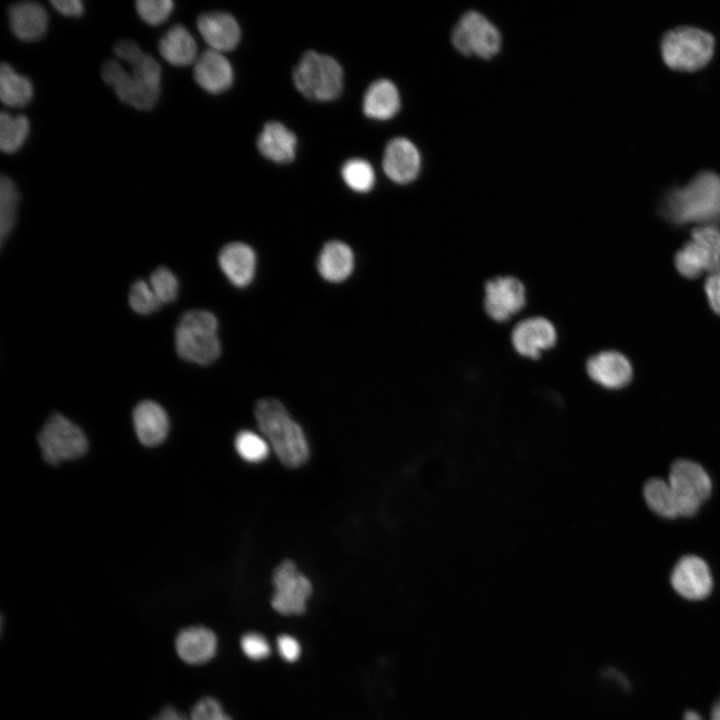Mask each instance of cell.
<instances>
[{
	"label": "cell",
	"mask_w": 720,
	"mask_h": 720,
	"mask_svg": "<svg viewBox=\"0 0 720 720\" xmlns=\"http://www.w3.org/2000/svg\"><path fill=\"white\" fill-rule=\"evenodd\" d=\"M663 216L677 226L714 225L720 221V176L712 172L697 175L683 188L670 193Z\"/></svg>",
	"instance_id": "1"
},
{
	"label": "cell",
	"mask_w": 720,
	"mask_h": 720,
	"mask_svg": "<svg viewBox=\"0 0 720 720\" xmlns=\"http://www.w3.org/2000/svg\"><path fill=\"white\" fill-rule=\"evenodd\" d=\"M255 419L285 466L297 468L308 460L310 451L305 434L281 402L274 398L259 400L255 407Z\"/></svg>",
	"instance_id": "2"
},
{
	"label": "cell",
	"mask_w": 720,
	"mask_h": 720,
	"mask_svg": "<svg viewBox=\"0 0 720 720\" xmlns=\"http://www.w3.org/2000/svg\"><path fill=\"white\" fill-rule=\"evenodd\" d=\"M175 348L185 361L198 365L214 362L221 353L216 316L207 310L186 312L175 329Z\"/></svg>",
	"instance_id": "3"
},
{
	"label": "cell",
	"mask_w": 720,
	"mask_h": 720,
	"mask_svg": "<svg viewBox=\"0 0 720 720\" xmlns=\"http://www.w3.org/2000/svg\"><path fill=\"white\" fill-rule=\"evenodd\" d=\"M295 87L316 101L337 98L343 88V71L332 57L315 51L306 52L293 70Z\"/></svg>",
	"instance_id": "4"
},
{
	"label": "cell",
	"mask_w": 720,
	"mask_h": 720,
	"mask_svg": "<svg viewBox=\"0 0 720 720\" xmlns=\"http://www.w3.org/2000/svg\"><path fill=\"white\" fill-rule=\"evenodd\" d=\"M713 37L693 27H678L666 33L662 41V57L674 70L695 71L712 57Z\"/></svg>",
	"instance_id": "5"
},
{
	"label": "cell",
	"mask_w": 720,
	"mask_h": 720,
	"mask_svg": "<svg viewBox=\"0 0 720 720\" xmlns=\"http://www.w3.org/2000/svg\"><path fill=\"white\" fill-rule=\"evenodd\" d=\"M678 516L690 517L711 496L712 480L704 467L689 459H678L670 467L667 479Z\"/></svg>",
	"instance_id": "6"
},
{
	"label": "cell",
	"mask_w": 720,
	"mask_h": 720,
	"mask_svg": "<svg viewBox=\"0 0 720 720\" xmlns=\"http://www.w3.org/2000/svg\"><path fill=\"white\" fill-rule=\"evenodd\" d=\"M677 272L687 279L711 273L720 265V230L715 225H700L675 254Z\"/></svg>",
	"instance_id": "7"
},
{
	"label": "cell",
	"mask_w": 720,
	"mask_h": 720,
	"mask_svg": "<svg viewBox=\"0 0 720 720\" xmlns=\"http://www.w3.org/2000/svg\"><path fill=\"white\" fill-rule=\"evenodd\" d=\"M38 443L45 461L53 465L79 458L88 449L84 432L59 413H54L45 422Z\"/></svg>",
	"instance_id": "8"
},
{
	"label": "cell",
	"mask_w": 720,
	"mask_h": 720,
	"mask_svg": "<svg viewBox=\"0 0 720 720\" xmlns=\"http://www.w3.org/2000/svg\"><path fill=\"white\" fill-rule=\"evenodd\" d=\"M451 41L463 55L490 59L501 49L502 37L497 27L477 11L464 13L455 25Z\"/></svg>",
	"instance_id": "9"
},
{
	"label": "cell",
	"mask_w": 720,
	"mask_h": 720,
	"mask_svg": "<svg viewBox=\"0 0 720 720\" xmlns=\"http://www.w3.org/2000/svg\"><path fill=\"white\" fill-rule=\"evenodd\" d=\"M273 584L271 605L275 611L286 616L305 612L312 594V584L291 560L283 561L275 569Z\"/></svg>",
	"instance_id": "10"
},
{
	"label": "cell",
	"mask_w": 720,
	"mask_h": 720,
	"mask_svg": "<svg viewBox=\"0 0 720 720\" xmlns=\"http://www.w3.org/2000/svg\"><path fill=\"white\" fill-rule=\"evenodd\" d=\"M525 303V287L515 277H495L485 285L484 307L493 320L500 322L508 320L518 313Z\"/></svg>",
	"instance_id": "11"
},
{
	"label": "cell",
	"mask_w": 720,
	"mask_h": 720,
	"mask_svg": "<svg viewBox=\"0 0 720 720\" xmlns=\"http://www.w3.org/2000/svg\"><path fill=\"white\" fill-rule=\"evenodd\" d=\"M670 581L673 589L688 600H702L713 587L708 564L696 555H685L674 565Z\"/></svg>",
	"instance_id": "12"
},
{
	"label": "cell",
	"mask_w": 720,
	"mask_h": 720,
	"mask_svg": "<svg viewBox=\"0 0 720 720\" xmlns=\"http://www.w3.org/2000/svg\"><path fill=\"white\" fill-rule=\"evenodd\" d=\"M588 376L606 389H621L628 385L633 377V368L629 359L614 350L599 352L586 362Z\"/></svg>",
	"instance_id": "13"
},
{
	"label": "cell",
	"mask_w": 720,
	"mask_h": 720,
	"mask_svg": "<svg viewBox=\"0 0 720 720\" xmlns=\"http://www.w3.org/2000/svg\"><path fill=\"white\" fill-rule=\"evenodd\" d=\"M382 166L390 180L397 184H408L419 174L421 156L410 140L394 138L385 148Z\"/></svg>",
	"instance_id": "14"
},
{
	"label": "cell",
	"mask_w": 720,
	"mask_h": 720,
	"mask_svg": "<svg viewBox=\"0 0 720 720\" xmlns=\"http://www.w3.org/2000/svg\"><path fill=\"white\" fill-rule=\"evenodd\" d=\"M512 344L522 356L536 359L550 349L557 339L553 324L544 317H531L519 322L513 329Z\"/></svg>",
	"instance_id": "15"
},
{
	"label": "cell",
	"mask_w": 720,
	"mask_h": 720,
	"mask_svg": "<svg viewBox=\"0 0 720 720\" xmlns=\"http://www.w3.org/2000/svg\"><path fill=\"white\" fill-rule=\"evenodd\" d=\"M218 263L221 271L231 284L238 288L247 287L254 279L257 257L249 245L232 242L219 252Z\"/></svg>",
	"instance_id": "16"
},
{
	"label": "cell",
	"mask_w": 720,
	"mask_h": 720,
	"mask_svg": "<svg viewBox=\"0 0 720 720\" xmlns=\"http://www.w3.org/2000/svg\"><path fill=\"white\" fill-rule=\"evenodd\" d=\"M197 28L211 49L221 53L233 50L240 41L241 30L237 21L225 12L200 15Z\"/></svg>",
	"instance_id": "17"
},
{
	"label": "cell",
	"mask_w": 720,
	"mask_h": 720,
	"mask_svg": "<svg viewBox=\"0 0 720 720\" xmlns=\"http://www.w3.org/2000/svg\"><path fill=\"white\" fill-rule=\"evenodd\" d=\"M175 647L178 656L187 664L201 665L210 661L217 651L215 633L204 626H190L176 636Z\"/></svg>",
	"instance_id": "18"
},
{
	"label": "cell",
	"mask_w": 720,
	"mask_h": 720,
	"mask_svg": "<svg viewBox=\"0 0 720 720\" xmlns=\"http://www.w3.org/2000/svg\"><path fill=\"white\" fill-rule=\"evenodd\" d=\"M194 78L205 91L222 93L232 85L233 68L221 52L206 50L195 62Z\"/></svg>",
	"instance_id": "19"
},
{
	"label": "cell",
	"mask_w": 720,
	"mask_h": 720,
	"mask_svg": "<svg viewBox=\"0 0 720 720\" xmlns=\"http://www.w3.org/2000/svg\"><path fill=\"white\" fill-rule=\"evenodd\" d=\"M10 28L21 41L39 40L47 31L48 14L45 8L34 1L17 2L8 11Z\"/></svg>",
	"instance_id": "20"
},
{
	"label": "cell",
	"mask_w": 720,
	"mask_h": 720,
	"mask_svg": "<svg viewBox=\"0 0 720 720\" xmlns=\"http://www.w3.org/2000/svg\"><path fill=\"white\" fill-rule=\"evenodd\" d=\"M133 425L139 441L146 446L160 444L169 430V420L165 410L156 402H140L133 411Z\"/></svg>",
	"instance_id": "21"
},
{
	"label": "cell",
	"mask_w": 720,
	"mask_h": 720,
	"mask_svg": "<svg viewBox=\"0 0 720 720\" xmlns=\"http://www.w3.org/2000/svg\"><path fill=\"white\" fill-rule=\"evenodd\" d=\"M297 139L286 126L280 122H268L257 139L260 153L276 163H288L295 157Z\"/></svg>",
	"instance_id": "22"
},
{
	"label": "cell",
	"mask_w": 720,
	"mask_h": 720,
	"mask_svg": "<svg viewBox=\"0 0 720 720\" xmlns=\"http://www.w3.org/2000/svg\"><path fill=\"white\" fill-rule=\"evenodd\" d=\"M354 269V254L344 242L333 240L321 249L317 259V270L329 282L345 281Z\"/></svg>",
	"instance_id": "23"
},
{
	"label": "cell",
	"mask_w": 720,
	"mask_h": 720,
	"mask_svg": "<svg viewBox=\"0 0 720 720\" xmlns=\"http://www.w3.org/2000/svg\"><path fill=\"white\" fill-rule=\"evenodd\" d=\"M400 106L399 91L388 79L374 81L364 94L363 112L371 119H391L399 112Z\"/></svg>",
	"instance_id": "24"
},
{
	"label": "cell",
	"mask_w": 720,
	"mask_h": 720,
	"mask_svg": "<svg viewBox=\"0 0 720 720\" xmlns=\"http://www.w3.org/2000/svg\"><path fill=\"white\" fill-rule=\"evenodd\" d=\"M158 50L162 58L174 66H187L195 61L197 44L182 25L171 27L160 39Z\"/></svg>",
	"instance_id": "25"
},
{
	"label": "cell",
	"mask_w": 720,
	"mask_h": 720,
	"mask_svg": "<svg viewBox=\"0 0 720 720\" xmlns=\"http://www.w3.org/2000/svg\"><path fill=\"white\" fill-rule=\"evenodd\" d=\"M33 97V86L28 78L18 74L9 64L0 67V99L13 108L25 107Z\"/></svg>",
	"instance_id": "26"
},
{
	"label": "cell",
	"mask_w": 720,
	"mask_h": 720,
	"mask_svg": "<svg viewBox=\"0 0 720 720\" xmlns=\"http://www.w3.org/2000/svg\"><path fill=\"white\" fill-rule=\"evenodd\" d=\"M102 79L113 88L117 97L124 103L142 110L141 98L136 82L118 62L107 61L101 69Z\"/></svg>",
	"instance_id": "27"
},
{
	"label": "cell",
	"mask_w": 720,
	"mask_h": 720,
	"mask_svg": "<svg viewBox=\"0 0 720 720\" xmlns=\"http://www.w3.org/2000/svg\"><path fill=\"white\" fill-rule=\"evenodd\" d=\"M643 497L648 508L659 517L670 520L679 517L667 480L660 477L649 479L643 487Z\"/></svg>",
	"instance_id": "28"
},
{
	"label": "cell",
	"mask_w": 720,
	"mask_h": 720,
	"mask_svg": "<svg viewBox=\"0 0 720 720\" xmlns=\"http://www.w3.org/2000/svg\"><path fill=\"white\" fill-rule=\"evenodd\" d=\"M30 132V123L26 116H11L6 112L0 115V148L4 153L17 152L26 141Z\"/></svg>",
	"instance_id": "29"
},
{
	"label": "cell",
	"mask_w": 720,
	"mask_h": 720,
	"mask_svg": "<svg viewBox=\"0 0 720 720\" xmlns=\"http://www.w3.org/2000/svg\"><path fill=\"white\" fill-rule=\"evenodd\" d=\"M19 193L11 178L3 175L0 179V241L1 245L10 236L17 217Z\"/></svg>",
	"instance_id": "30"
},
{
	"label": "cell",
	"mask_w": 720,
	"mask_h": 720,
	"mask_svg": "<svg viewBox=\"0 0 720 720\" xmlns=\"http://www.w3.org/2000/svg\"><path fill=\"white\" fill-rule=\"evenodd\" d=\"M346 185L356 192L370 191L375 184V173L371 164L359 158L346 161L341 169Z\"/></svg>",
	"instance_id": "31"
},
{
	"label": "cell",
	"mask_w": 720,
	"mask_h": 720,
	"mask_svg": "<svg viewBox=\"0 0 720 720\" xmlns=\"http://www.w3.org/2000/svg\"><path fill=\"white\" fill-rule=\"evenodd\" d=\"M235 449L238 455L249 463L263 462L269 456V445L259 434L242 430L235 438Z\"/></svg>",
	"instance_id": "32"
},
{
	"label": "cell",
	"mask_w": 720,
	"mask_h": 720,
	"mask_svg": "<svg viewBox=\"0 0 720 720\" xmlns=\"http://www.w3.org/2000/svg\"><path fill=\"white\" fill-rule=\"evenodd\" d=\"M128 300L133 311L141 315L152 314L161 305L150 284L142 279L132 284Z\"/></svg>",
	"instance_id": "33"
},
{
	"label": "cell",
	"mask_w": 720,
	"mask_h": 720,
	"mask_svg": "<svg viewBox=\"0 0 720 720\" xmlns=\"http://www.w3.org/2000/svg\"><path fill=\"white\" fill-rule=\"evenodd\" d=\"M149 284L161 304L171 303L178 296V279L167 267L162 266L154 270L150 276Z\"/></svg>",
	"instance_id": "34"
},
{
	"label": "cell",
	"mask_w": 720,
	"mask_h": 720,
	"mask_svg": "<svg viewBox=\"0 0 720 720\" xmlns=\"http://www.w3.org/2000/svg\"><path fill=\"white\" fill-rule=\"evenodd\" d=\"M135 6L141 19L152 26L166 21L174 9L171 0H138Z\"/></svg>",
	"instance_id": "35"
},
{
	"label": "cell",
	"mask_w": 720,
	"mask_h": 720,
	"mask_svg": "<svg viewBox=\"0 0 720 720\" xmlns=\"http://www.w3.org/2000/svg\"><path fill=\"white\" fill-rule=\"evenodd\" d=\"M240 645L243 653L251 660L260 661L270 655V645L267 639L257 632L244 634Z\"/></svg>",
	"instance_id": "36"
},
{
	"label": "cell",
	"mask_w": 720,
	"mask_h": 720,
	"mask_svg": "<svg viewBox=\"0 0 720 720\" xmlns=\"http://www.w3.org/2000/svg\"><path fill=\"white\" fill-rule=\"evenodd\" d=\"M223 713V707L217 699L204 697L193 706L191 720H212Z\"/></svg>",
	"instance_id": "37"
},
{
	"label": "cell",
	"mask_w": 720,
	"mask_h": 720,
	"mask_svg": "<svg viewBox=\"0 0 720 720\" xmlns=\"http://www.w3.org/2000/svg\"><path fill=\"white\" fill-rule=\"evenodd\" d=\"M704 290L710 308L720 316V265L708 274Z\"/></svg>",
	"instance_id": "38"
},
{
	"label": "cell",
	"mask_w": 720,
	"mask_h": 720,
	"mask_svg": "<svg viewBox=\"0 0 720 720\" xmlns=\"http://www.w3.org/2000/svg\"><path fill=\"white\" fill-rule=\"evenodd\" d=\"M277 648L280 656L287 662H295L301 655V646L296 638L283 634L277 639Z\"/></svg>",
	"instance_id": "39"
},
{
	"label": "cell",
	"mask_w": 720,
	"mask_h": 720,
	"mask_svg": "<svg viewBox=\"0 0 720 720\" xmlns=\"http://www.w3.org/2000/svg\"><path fill=\"white\" fill-rule=\"evenodd\" d=\"M114 51L118 57L128 62L131 66L139 61L145 54L139 45L131 40H121L114 46Z\"/></svg>",
	"instance_id": "40"
},
{
	"label": "cell",
	"mask_w": 720,
	"mask_h": 720,
	"mask_svg": "<svg viewBox=\"0 0 720 720\" xmlns=\"http://www.w3.org/2000/svg\"><path fill=\"white\" fill-rule=\"evenodd\" d=\"M51 4L62 15L70 17H79L84 10L80 0H52Z\"/></svg>",
	"instance_id": "41"
},
{
	"label": "cell",
	"mask_w": 720,
	"mask_h": 720,
	"mask_svg": "<svg viewBox=\"0 0 720 720\" xmlns=\"http://www.w3.org/2000/svg\"><path fill=\"white\" fill-rule=\"evenodd\" d=\"M152 720H187L185 715L173 706H165Z\"/></svg>",
	"instance_id": "42"
},
{
	"label": "cell",
	"mask_w": 720,
	"mask_h": 720,
	"mask_svg": "<svg viewBox=\"0 0 720 720\" xmlns=\"http://www.w3.org/2000/svg\"><path fill=\"white\" fill-rule=\"evenodd\" d=\"M711 720H720V699L713 707Z\"/></svg>",
	"instance_id": "43"
},
{
	"label": "cell",
	"mask_w": 720,
	"mask_h": 720,
	"mask_svg": "<svg viewBox=\"0 0 720 720\" xmlns=\"http://www.w3.org/2000/svg\"><path fill=\"white\" fill-rule=\"evenodd\" d=\"M684 720H702V718L697 712L688 711L684 715Z\"/></svg>",
	"instance_id": "44"
},
{
	"label": "cell",
	"mask_w": 720,
	"mask_h": 720,
	"mask_svg": "<svg viewBox=\"0 0 720 720\" xmlns=\"http://www.w3.org/2000/svg\"><path fill=\"white\" fill-rule=\"evenodd\" d=\"M212 720H232V719L226 713H223L222 715H220Z\"/></svg>",
	"instance_id": "45"
}]
</instances>
